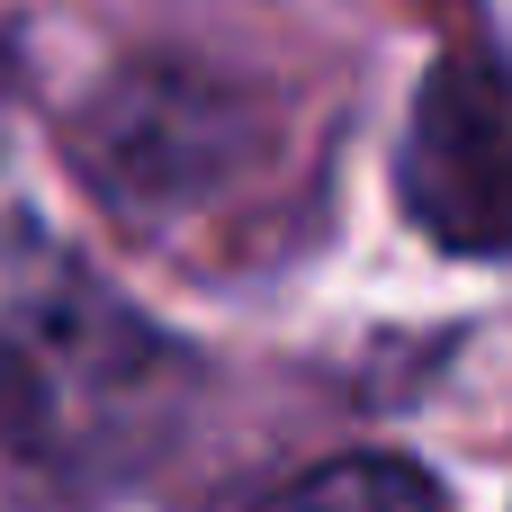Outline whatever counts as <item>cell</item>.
<instances>
[{
    "mask_svg": "<svg viewBox=\"0 0 512 512\" xmlns=\"http://www.w3.org/2000/svg\"><path fill=\"white\" fill-rule=\"evenodd\" d=\"M261 512H450L441 486L405 459H333L297 486H279Z\"/></svg>",
    "mask_w": 512,
    "mask_h": 512,
    "instance_id": "7a4b0ae2",
    "label": "cell"
},
{
    "mask_svg": "<svg viewBox=\"0 0 512 512\" xmlns=\"http://www.w3.org/2000/svg\"><path fill=\"white\" fill-rule=\"evenodd\" d=\"M414 207L450 243H512V81L468 63L441 72L414 126Z\"/></svg>",
    "mask_w": 512,
    "mask_h": 512,
    "instance_id": "6da1fadb",
    "label": "cell"
}]
</instances>
